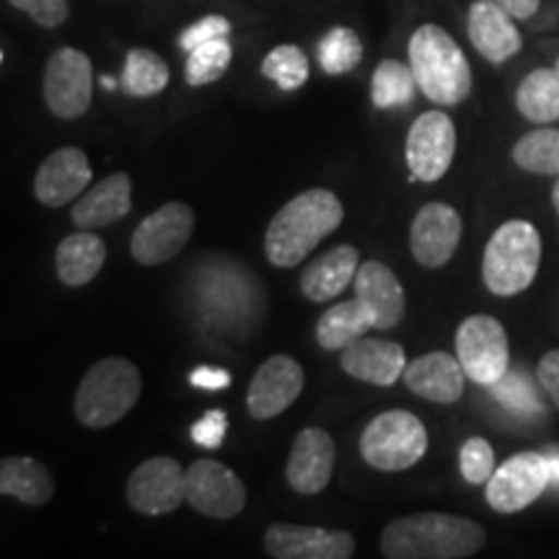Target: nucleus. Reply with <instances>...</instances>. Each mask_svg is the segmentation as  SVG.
Instances as JSON below:
<instances>
[{
    "label": "nucleus",
    "mask_w": 559,
    "mask_h": 559,
    "mask_svg": "<svg viewBox=\"0 0 559 559\" xmlns=\"http://www.w3.org/2000/svg\"><path fill=\"white\" fill-rule=\"evenodd\" d=\"M481 523L451 513H415L391 521L381 534L386 559H466L485 547Z\"/></svg>",
    "instance_id": "obj_1"
},
{
    "label": "nucleus",
    "mask_w": 559,
    "mask_h": 559,
    "mask_svg": "<svg viewBox=\"0 0 559 559\" xmlns=\"http://www.w3.org/2000/svg\"><path fill=\"white\" fill-rule=\"evenodd\" d=\"M345 218L342 200L330 190H306L285 202L264 234V254L275 267H296L334 234Z\"/></svg>",
    "instance_id": "obj_2"
},
{
    "label": "nucleus",
    "mask_w": 559,
    "mask_h": 559,
    "mask_svg": "<svg viewBox=\"0 0 559 559\" xmlns=\"http://www.w3.org/2000/svg\"><path fill=\"white\" fill-rule=\"evenodd\" d=\"M409 68L417 86L440 107H456L472 94V68L456 39L436 24H425L409 39Z\"/></svg>",
    "instance_id": "obj_3"
},
{
    "label": "nucleus",
    "mask_w": 559,
    "mask_h": 559,
    "mask_svg": "<svg viewBox=\"0 0 559 559\" xmlns=\"http://www.w3.org/2000/svg\"><path fill=\"white\" fill-rule=\"evenodd\" d=\"M140 391H143V376L135 362L104 358L88 368L75 391V417L91 430L109 428L135 407Z\"/></svg>",
    "instance_id": "obj_4"
},
{
    "label": "nucleus",
    "mask_w": 559,
    "mask_h": 559,
    "mask_svg": "<svg viewBox=\"0 0 559 559\" xmlns=\"http://www.w3.org/2000/svg\"><path fill=\"white\" fill-rule=\"evenodd\" d=\"M542 264V236L534 223L508 221L485 247L481 280L495 296H519L536 280Z\"/></svg>",
    "instance_id": "obj_5"
},
{
    "label": "nucleus",
    "mask_w": 559,
    "mask_h": 559,
    "mask_svg": "<svg viewBox=\"0 0 559 559\" xmlns=\"http://www.w3.org/2000/svg\"><path fill=\"white\" fill-rule=\"evenodd\" d=\"M428 453V428L407 409L381 412L360 436V456L376 472L412 469Z\"/></svg>",
    "instance_id": "obj_6"
},
{
    "label": "nucleus",
    "mask_w": 559,
    "mask_h": 559,
    "mask_svg": "<svg viewBox=\"0 0 559 559\" xmlns=\"http://www.w3.org/2000/svg\"><path fill=\"white\" fill-rule=\"evenodd\" d=\"M456 358L466 379L479 386H492L510 370V342L506 326L495 317L477 313L461 321L456 332Z\"/></svg>",
    "instance_id": "obj_7"
},
{
    "label": "nucleus",
    "mask_w": 559,
    "mask_h": 559,
    "mask_svg": "<svg viewBox=\"0 0 559 559\" xmlns=\"http://www.w3.org/2000/svg\"><path fill=\"white\" fill-rule=\"evenodd\" d=\"M551 487L547 453L523 451L510 456L487 481V502L495 513L510 515L526 510Z\"/></svg>",
    "instance_id": "obj_8"
},
{
    "label": "nucleus",
    "mask_w": 559,
    "mask_h": 559,
    "mask_svg": "<svg viewBox=\"0 0 559 559\" xmlns=\"http://www.w3.org/2000/svg\"><path fill=\"white\" fill-rule=\"evenodd\" d=\"M194 210L187 202H166L156 213L135 228L130 239L132 260L143 267H158V264L174 260L192 239Z\"/></svg>",
    "instance_id": "obj_9"
},
{
    "label": "nucleus",
    "mask_w": 559,
    "mask_h": 559,
    "mask_svg": "<svg viewBox=\"0 0 559 559\" xmlns=\"http://www.w3.org/2000/svg\"><path fill=\"white\" fill-rule=\"evenodd\" d=\"M94 96V70L86 52L60 47L47 60L45 102L47 109L60 120H79L91 107Z\"/></svg>",
    "instance_id": "obj_10"
},
{
    "label": "nucleus",
    "mask_w": 559,
    "mask_h": 559,
    "mask_svg": "<svg viewBox=\"0 0 559 559\" xmlns=\"http://www.w3.org/2000/svg\"><path fill=\"white\" fill-rule=\"evenodd\" d=\"M124 492L135 513L169 515L187 502V469L171 456H153L135 466Z\"/></svg>",
    "instance_id": "obj_11"
},
{
    "label": "nucleus",
    "mask_w": 559,
    "mask_h": 559,
    "mask_svg": "<svg viewBox=\"0 0 559 559\" xmlns=\"http://www.w3.org/2000/svg\"><path fill=\"white\" fill-rule=\"evenodd\" d=\"M187 502L207 519L228 521L247 508V487L230 466L200 459L187 466Z\"/></svg>",
    "instance_id": "obj_12"
},
{
    "label": "nucleus",
    "mask_w": 559,
    "mask_h": 559,
    "mask_svg": "<svg viewBox=\"0 0 559 559\" xmlns=\"http://www.w3.org/2000/svg\"><path fill=\"white\" fill-rule=\"evenodd\" d=\"M407 166L419 181H438L445 177L456 156V128L445 111H425L412 122L407 135Z\"/></svg>",
    "instance_id": "obj_13"
},
{
    "label": "nucleus",
    "mask_w": 559,
    "mask_h": 559,
    "mask_svg": "<svg viewBox=\"0 0 559 559\" xmlns=\"http://www.w3.org/2000/svg\"><path fill=\"white\" fill-rule=\"evenodd\" d=\"M264 549L275 559H349L358 542L342 528L272 523L264 531Z\"/></svg>",
    "instance_id": "obj_14"
},
{
    "label": "nucleus",
    "mask_w": 559,
    "mask_h": 559,
    "mask_svg": "<svg viewBox=\"0 0 559 559\" xmlns=\"http://www.w3.org/2000/svg\"><path fill=\"white\" fill-rule=\"evenodd\" d=\"M306 373L290 355H272L251 376L247 391V409L254 419H272L283 415L304 394Z\"/></svg>",
    "instance_id": "obj_15"
},
{
    "label": "nucleus",
    "mask_w": 559,
    "mask_h": 559,
    "mask_svg": "<svg viewBox=\"0 0 559 559\" xmlns=\"http://www.w3.org/2000/svg\"><path fill=\"white\" fill-rule=\"evenodd\" d=\"M461 234H464V221L445 202H428L415 215L409 228V249L417 264L428 270H438L451 262L456 254Z\"/></svg>",
    "instance_id": "obj_16"
},
{
    "label": "nucleus",
    "mask_w": 559,
    "mask_h": 559,
    "mask_svg": "<svg viewBox=\"0 0 559 559\" xmlns=\"http://www.w3.org/2000/svg\"><path fill=\"white\" fill-rule=\"evenodd\" d=\"M337 459L334 438L324 428H306L293 440V451L285 466V479L298 495H319L330 485Z\"/></svg>",
    "instance_id": "obj_17"
},
{
    "label": "nucleus",
    "mask_w": 559,
    "mask_h": 559,
    "mask_svg": "<svg viewBox=\"0 0 559 559\" xmlns=\"http://www.w3.org/2000/svg\"><path fill=\"white\" fill-rule=\"evenodd\" d=\"M94 171L81 148H60L41 160L34 177V194L45 207H62L88 190Z\"/></svg>",
    "instance_id": "obj_18"
},
{
    "label": "nucleus",
    "mask_w": 559,
    "mask_h": 559,
    "mask_svg": "<svg viewBox=\"0 0 559 559\" xmlns=\"http://www.w3.org/2000/svg\"><path fill=\"white\" fill-rule=\"evenodd\" d=\"M340 366L347 376L373 386H394L407 368V355L400 342L360 337L353 345L340 349Z\"/></svg>",
    "instance_id": "obj_19"
},
{
    "label": "nucleus",
    "mask_w": 559,
    "mask_h": 559,
    "mask_svg": "<svg viewBox=\"0 0 559 559\" xmlns=\"http://www.w3.org/2000/svg\"><path fill=\"white\" fill-rule=\"evenodd\" d=\"M404 386L419 400L436 404H453L464 396L466 370L459 358L449 353H428L404 368Z\"/></svg>",
    "instance_id": "obj_20"
},
{
    "label": "nucleus",
    "mask_w": 559,
    "mask_h": 559,
    "mask_svg": "<svg viewBox=\"0 0 559 559\" xmlns=\"http://www.w3.org/2000/svg\"><path fill=\"white\" fill-rule=\"evenodd\" d=\"M355 298H360L373 313V330H394L404 321L407 304H404V288L400 277L391 272L383 262L368 260L358 267V275L353 280Z\"/></svg>",
    "instance_id": "obj_21"
},
{
    "label": "nucleus",
    "mask_w": 559,
    "mask_h": 559,
    "mask_svg": "<svg viewBox=\"0 0 559 559\" xmlns=\"http://www.w3.org/2000/svg\"><path fill=\"white\" fill-rule=\"evenodd\" d=\"M469 39L481 58L495 66L521 52L523 39L515 29L513 16L502 9L498 0H477L469 11Z\"/></svg>",
    "instance_id": "obj_22"
},
{
    "label": "nucleus",
    "mask_w": 559,
    "mask_h": 559,
    "mask_svg": "<svg viewBox=\"0 0 559 559\" xmlns=\"http://www.w3.org/2000/svg\"><path fill=\"white\" fill-rule=\"evenodd\" d=\"M132 210V179L130 174L117 171L111 177L102 179L99 185H94L91 190L81 194L73 202V221L75 228L81 230H96L111 223L122 221Z\"/></svg>",
    "instance_id": "obj_23"
},
{
    "label": "nucleus",
    "mask_w": 559,
    "mask_h": 559,
    "mask_svg": "<svg viewBox=\"0 0 559 559\" xmlns=\"http://www.w3.org/2000/svg\"><path fill=\"white\" fill-rule=\"evenodd\" d=\"M360 267V251L353 243H342L313 260L300 272V293L311 304H326L342 296V290L353 283Z\"/></svg>",
    "instance_id": "obj_24"
},
{
    "label": "nucleus",
    "mask_w": 559,
    "mask_h": 559,
    "mask_svg": "<svg viewBox=\"0 0 559 559\" xmlns=\"http://www.w3.org/2000/svg\"><path fill=\"white\" fill-rule=\"evenodd\" d=\"M104 262H107V243H104L94 230H81L70 234L60 241L55 251V270L62 285L68 288H81L99 275Z\"/></svg>",
    "instance_id": "obj_25"
},
{
    "label": "nucleus",
    "mask_w": 559,
    "mask_h": 559,
    "mask_svg": "<svg viewBox=\"0 0 559 559\" xmlns=\"http://www.w3.org/2000/svg\"><path fill=\"white\" fill-rule=\"evenodd\" d=\"M0 492L24 506L41 508L52 500L55 479L37 459L5 456L0 461Z\"/></svg>",
    "instance_id": "obj_26"
},
{
    "label": "nucleus",
    "mask_w": 559,
    "mask_h": 559,
    "mask_svg": "<svg viewBox=\"0 0 559 559\" xmlns=\"http://www.w3.org/2000/svg\"><path fill=\"white\" fill-rule=\"evenodd\" d=\"M368 330H373V313L368 311V306L360 298L342 300V304H334L321 313L317 321V342L324 349L340 353V349L366 337Z\"/></svg>",
    "instance_id": "obj_27"
},
{
    "label": "nucleus",
    "mask_w": 559,
    "mask_h": 559,
    "mask_svg": "<svg viewBox=\"0 0 559 559\" xmlns=\"http://www.w3.org/2000/svg\"><path fill=\"white\" fill-rule=\"evenodd\" d=\"M515 107L528 122L551 124L559 120V70L539 68L528 73L515 94Z\"/></svg>",
    "instance_id": "obj_28"
},
{
    "label": "nucleus",
    "mask_w": 559,
    "mask_h": 559,
    "mask_svg": "<svg viewBox=\"0 0 559 559\" xmlns=\"http://www.w3.org/2000/svg\"><path fill=\"white\" fill-rule=\"evenodd\" d=\"M513 160L528 174L559 177V130L542 128L523 135L513 145Z\"/></svg>",
    "instance_id": "obj_29"
},
{
    "label": "nucleus",
    "mask_w": 559,
    "mask_h": 559,
    "mask_svg": "<svg viewBox=\"0 0 559 559\" xmlns=\"http://www.w3.org/2000/svg\"><path fill=\"white\" fill-rule=\"evenodd\" d=\"M417 88L419 86L412 68L400 60H383L373 73L370 96H373V104L379 109H396L412 104Z\"/></svg>",
    "instance_id": "obj_30"
},
{
    "label": "nucleus",
    "mask_w": 559,
    "mask_h": 559,
    "mask_svg": "<svg viewBox=\"0 0 559 559\" xmlns=\"http://www.w3.org/2000/svg\"><path fill=\"white\" fill-rule=\"evenodd\" d=\"M169 83V66L156 52L135 50L128 52V62H124L122 86L130 96H156Z\"/></svg>",
    "instance_id": "obj_31"
},
{
    "label": "nucleus",
    "mask_w": 559,
    "mask_h": 559,
    "mask_svg": "<svg viewBox=\"0 0 559 559\" xmlns=\"http://www.w3.org/2000/svg\"><path fill=\"white\" fill-rule=\"evenodd\" d=\"M230 58H234V50H230L228 37L210 39L205 45L194 47L185 68L187 83L190 86H207V83L223 79L230 66Z\"/></svg>",
    "instance_id": "obj_32"
},
{
    "label": "nucleus",
    "mask_w": 559,
    "mask_h": 559,
    "mask_svg": "<svg viewBox=\"0 0 559 559\" xmlns=\"http://www.w3.org/2000/svg\"><path fill=\"white\" fill-rule=\"evenodd\" d=\"M362 60V45L358 34L347 26H334L324 39L319 41V62L330 75L349 73Z\"/></svg>",
    "instance_id": "obj_33"
},
{
    "label": "nucleus",
    "mask_w": 559,
    "mask_h": 559,
    "mask_svg": "<svg viewBox=\"0 0 559 559\" xmlns=\"http://www.w3.org/2000/svg\"><path fill=\"white\" fill-rule=\"evenodd\" d=\"M262 73L283 91H296L309 81V58L296 45H280L262 60Z\"/></svg>",
    "instance_id": "obj_34"
},
{
    "label": "nucleus",
    "mask_w": 559,
    "mask_h": 559,
    "mask_svg": "<svg viewBox=\"0 0 559 559\" xmlns=\"http://www.w3.org/2000/svg\"><path fill=\"white\" fill-rule=\"evenodd\" d=\"M459 466L461 477L469 481V485H487L489 477L498 469V466H495L492 445H489L485 438L464 440V445H461L459 451Z\"/></svg>",
    "instance_id": "obj_35"
},
{
    "label": "nucleus",
    "mask_w": 559,
    "mask_h": 559,
    "mask_svg": "<svg viewBox=\"0 0 559 559\" xmlns=\"http://www.w3.org/2000/svg\"><path fill=\"white\" fill-rule=\"evenodd\" d=\"M495 391V396L506 404L510 409H519V412H539L542 409V402L539 396H536V391L528 386V381L523 379L521 373H508L502 376L498 383H492L489 386Z\"/></svg>",
    "instance_id": "obj_36"
},
{
    "label": "nucleus",
    "mask_w": 559,
    "mask_h": 559,
    "mask_svg": "<svg viewBox=\"0 0 559 559\" xmlns=\"http://www.w3.org/2000/svg\"><path fill=\"white\" fill-rule=\"evenodd\" d=\"M9 3L16 5L19 11L29 13L39 26H47V29L60 26L70 13L68 0H9Z\"/></svg>",
    "instance_id": "obj_37"
},
{
    "label": "nucleus",
    "mask_w": 559,
    "mask_h": 559,
    "mask_svg": "<svg viewBox=\"0 0 559 559\" xmlns=\"http://www.w3.org/2000/svg\"><path fill=\"white\" fill-rule=\"evenodd\" d=\"M230 34V21L226 16H205L200 19L198 24H192L190 29L179 37V45L181 50L192 52L194 47L205 45L210 39H221V37H228Z\"/></svg>",
    "instance_id": "obj_38"
},
{
    "label": "nucleus",
    "mask_w": 559,
    "mask_h": 559,
    "mask_svg": "<svg viewBox=\"0 0 559 559\" xmlns=\"http://www.w3.org/2000/svg\"><path fill=\"white\" fill-rule=\"evenodd\" d=\"M228 430V415L223 409H210L207 415H202L198 423L192 425V440L202 449H218L226 438Z\"/></svg>",
    "instance_id": "obj_39"
},
{
    "label": "nucleus",
    "mask_w": 559,
    "mask_h": 559,
    "mask_svg": "<svg viewBox=\"0 0 559 559\" xmlns=\"http://www.w3.org/2000/svg\"><path fill=\"white\" fill-rule=\"evenodd\" d=\"M536 379H539L542 389L549 394V400L559 407V349H549V353L539 360V366H536Z\"/></svg>",
    "instance_id": "obj_40"
},
{
    "label": "nucleus",
    "mask_w": 559,
    "mask_h": 559,
    "mask_svg": "<svg viewBox=\"0 0 559 559\" xmlns=\"http://www.w3.org/2000/svg\"><path fill=\"white\" fill-rule=\"evenodd\" d=\"M190 381H192V386H200V389H207V391H221V389L230 386V373H228V370H223V368L202 366L198 370H192Z\"/></svg>",
    "instance_id": "obj_41"
},
{
    "label": "nucleus",
    "mask_w": 559,
    "mask_h": 559,
    "mask_svg": "<svg viewBox=\"0 0 559 559\" xmlns=\"http://www.w3.org/2000/svg\"><path fill=\"white\" fill-rule=\"evenodd\" d=\"M498 3L506 9L513 19H531L536 11H539L542 0H498Z\"/></svg>",
    "instance_id": "obj_42"
},
{
    "label": "nucleus",
    "mask_w": 559,
    "mask_h": 559,
    "mask_svg": "<svg viewBox=\"0 0 559 559\" xmlns=\"http://www.w3.org/2000/svg\"><path fill=\"white\" fill-rule=\"evenodd\" d=\"M549 459V472H551V487L559 489V445H551V449L544 451Z\"/></svg>",
    "instance_id": "obj_43"
},
{
    "label": "nucleus",
    "mask_w": 559,
    "mask_h": 559,
    "mask_svg": "<svg viewBox=\"0 0 559 559\" xmlns=\"http://www.w3.org/2000/svg\"><path fill=\"white\" fill-rule=\"evenodd\" d=\"M551 205H555L557 215H559V177H557V181H555V190H551Z\"/></svg>",
    "instance_id": "obj_44"
},
{
    "label": "nucleus",
    "mask_w": 559,
    "mask_h": 559,
    "mask_svg": "<svg viewBox=\"0 0 559 559\" xmlns=\"http://www.w3.org/2000/svg\"><path fill=\"white\" fill-rule=\"evenodd\" d=\"M102 86H104V88H109V91H111V88H115V86H117V81H115V79H109V75H104V79H102Z\"/></svg>",
    "instance_id": "obj_45"
},
{
    "label": "nucleus",
    "mask_w": 559,
    "mask_h": 559,
    "mask_svg": "<svg viewBox=\"0 0 559 559\" xmlns=\"http://www.w3.org/2000/svg\"><path fill=\"white\" fill-rule=\"evenodd\" d=\"M557 70H559V60H557Z\"/></svg>",
    "instance_id": "obj_46"
}]
</instances>
